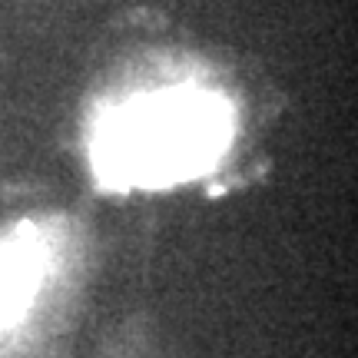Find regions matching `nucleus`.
I'll list each match as a JSON object with an SVG mask.
<instances>
[{
    "label": "nucleus",
    "mask_w": 358,
    "mask_h": 358,
    "mask_svg": "<svg viewBox=\"0 0 358 358\" xmlns=\"http://www.w3.org/2000/svg\"><path fill=\"white\" fill-rule=\"evenodd\" d=\"M50 268V249L34 229L0 239V329L27 315Z\"/></svg>",
    "instance_id": "2"
},
{
    "label": "nucleus",
    "mask_w": 358,
    "mask_h": 358,
    "mask_svg": "<svg viewBox=\"0 0 358 358\" xmlns=\"http://www.w3.org/2000/svg\"><path fill=\"white\" fill-rule=\"evenodd\" d=\"M236 136V113L216 90L173 83L110 106L90 136L103 189H169L216 166Z\"/></svg>",
    "instance_id": "1"
}]
</instances>
